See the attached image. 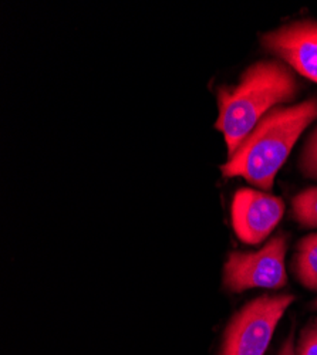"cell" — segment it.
Returning a JSON list of instances; mask_svg holds the SVG:
<instances>
[{"label":"cell","mask_w":317,"mask_h":355,"mask_svg":"<svg viewBox=\"0 0 317 355\" xmlns=\"http://www.w3.org/2000/svg\"><path fill=\"white\" fill-rule=\"evenodd\" d=\"M295 272L305 287L317 291V233L309 234L299 242Z\"/></svg>","instance_id":"obj_7"},{"label":"cell","mask_w":317,"mask_h":355,"mask_svg":"<svg viewBox=\"0 0 317 355\" xmlns=\"http://www.w3.org/2000/svg\"><path fill=\"white\" fill-rule=\"evenodd\" d=\"M262 46L292 70L317 83V33L313 21H296L265 33Z\"/></svg>","instance_id":"obj_6"},{"label":"cell","mask_w":317,"mask_h":355,"mask_svg":"<svg viewBox=\"0 0 317 355\" xmlns=\"http://www.w3.org/2000/svg\"><path fill=\"white\" fill-rule=\"evenodd\" d=\"M292 214L305 227H317V188L298 193L292 200Z\"/></svg>","instance_id":"obj_8"},{"label":"cell","mask_w":317,"mask_h":355,"mask_svg":"<svg viewBox=\"0 0 317 355\" xmlns=\"http://www.w3.org/2000/svg\"><path fill=\"white\" fill-rule=\"evenodd\" d=\"M293 302L292 294L262 295L243 306L228 324L222 355H265L279 320Z\"/></svg>","instance_id":"obj_3"},{"label":"cell","mask_w":317,"mask_h":355,"mask_svg":"<svg viewBox=\"0 0 317 355\" xmlns=\"http://www.w3.org/2000/svg\"><path fill=\"white\" fill-rule=\"evenodd\" d=\"M279 355H295V349H293V336L287 337V340L284 341L282 349L279 351Z\"/></svg>","instance_id":"obj_11"},{"label":"cell","mask_w":317,"mask_h":355,"mask_svg":"<svg viewBox=\"0 0 317 355\" xmlns=\"http://www.w3.org/2000/svg\"><path fill=\"white\" fill-rule=\"evenodd\" d=\"M284 214L280 198L249 188L239 189L232 200V226L248 245L262 243Z\"/></svg>","instance_id":"obj_5"},{"label":"cell","mask_w":317,"mask_h":355,"mask_svg":"<svg viewBox=\"0 0 317 355\" xmlns=\"http://www.w3.org/2000/svg\"><path fill=\"white\" fill-rule=\"evenodd\" d=\"M286 236L277 234L257 252L230 253L223 268V286L234 293L286 286Z\"/></svg>","instance_id":"obj_4"},{"label":"cell","mask_w":317,"mask_h":355,"mask_svg":"<svg viewBox=\"0 0 317 355\" xmlns=\"http://www.w3.org/2000/svg\"><path fill=\"white\" fill-rule=\"evenodd\" d=\"M316 118L317 97L273 108L221 166L223 176L243 178L253 187L271 191L296 141Z\"/></svg>","instance_id":"obj_2"},{"label":"cell","mask_w":317,"mask_h":355,"mask_svg":"<svg viewBox=\"0 0 317 355\" xmlns=\"http://www.w3.org/2000/svg\"><path fill=\"white\" fill-rule=\"evenodd\" d=\"M298 93V77L282 60L256 62L243 71L237 84L221 87L215 128L223 135L228 158L268 112L293 101Z\"/></svg>","instance_id":"obj_1"},{"label":"cell","mask_w":317,"mask_h":355,"mask_svg":"<svg viewBox=\"0 0 317 355\" xmlns=\"http://www.w3.org/2000/svg\"><path fill=\"white\" fill-rule=\"evenodd\" d=\"M298 355H317V320L310 321L302 331Z\"/></svg>","instance_id":"obj_10"},{"label":"cell","mask_w":317,"mask_h":355,"mask_svg":"<svg viewBox=\"0 0 317 355\" xmlns=\"http://www.w3.org/2000/svg\"><path fill=\"white\" fill-rule=\"evenodd\" d=\"M300 169L306 178L317 181V128L307 139L300 157Z\"/></svg>","instance_id":"obj_9"},{"label":"cell","mask_w":317,"mask_h":355,"mask_svg":"<svg viewBox=\"0 0 317 355\" xmlns=\"http://www.w3.org/2000/svg\"><path fill=\"white\" fill-rule=\"evenodd\" d=\"M313 307H314V309H316V310H317V300H316V302H314V304H313Z\"/></svg>","instance_id":"obj_13"},{"label":"cell","mask_w":317,"mask_h":355,"mask_svg":"<svg viewBox=\"0 0 317 355\" xmlns=\"http://www.w3.org/2000/svg\"><path fill=\"white\" fill-rule=\"evenodd\" d=\"M313 24H314V31H316V33H317V23L313 21Z\"/></svg>","instance_id":"obj_12"}]
</instances>
